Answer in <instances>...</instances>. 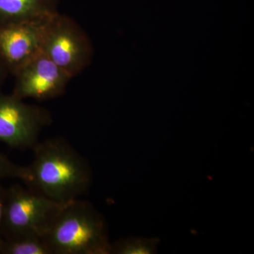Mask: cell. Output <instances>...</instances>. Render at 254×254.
I'll use <instances>...</instances> for the list:
<instances>
[{
  "label": "cell",
  "instance_id": "cell-1",
  "mask_svg": "<svg viewBox=\"0 0 254 254\" xmlns=\"http://www.w3.org/2000/svg\"><path fill=\"white\" fill-rule=\"evenodd\" d=\"M32 150L34 157L26 186L61 204L78 199L89 190L91 165L66 139L48 138Z\"/></svg>",
  "mask_w": 254,
  "mask_h": 254
},
{
  "label": "cell",
  "instance_id": "cell-2",
  "mask_svg": "<svg viewBox=\"0 0 254 254\" xmlns=\"http://www.w3.org/2000/svg\"><path fill=\"white\" fill-rule=\"evenodd\" d=\"M44 240L51 254H111L106 220L80 198L63 205Z\"/></svg>",
  "mask_w": 254,
  "mask_h": 254
},
{
  "label": "cell",
  "instance_id": "cell-3",
  "mask_svg": "<svg viewBox=\"0 0 254 254\" xmlns=\"http://www.w3.org/2000/svg\"><path fill=\"white\" fill-rule=\"evenodd\" d=\"M63 205L31 187L11 185L6 189L3 239L27 236L44 238Z\"/></svg>",
  "mask_w": 254,
  "mask_h": 254
},
{
  "label": "cell",
  "instance_id": "cell-4",
  "mask_svg": "<svg viewBox=\"0 0 254 254\" xmlns=\"http://www.w3.org/2000/svg\"><path fill=\"white\" fill-rule=\"evenodd\" d=\"M41 51L71 78L89 65L93 55L86 32L76 21L58 13L47 20Z\"/></svg>",
  "mask_w": 254,
  "mask_h": 254
},
{
  "label": "cell",
  "instance_id": "cell-5",
  "mask_svg": "<svg viewBox=\"0 0 254 254\" xmlns=\"http://www.w3.org/2000/svg\"><path fill=\"white\" fill-rule=\"evenodd\" d=\"M52 123L53 117L46 108L0 93V142L10 148L32 150Z\"/></svg>",
  "mask_w": 254,
  "mask_h": 254
},
{
  "label": "cell",
  "instance_id": "cell-6",
  "mask_svg": "<svg viewBox=\"0 0 254 254\" xmlns=\"http://www.w3.org/2000/svg\"><path fill=\"white\" fill-rule=\"evenodd\" d=\"M12 94L21 100L31 98L43 101L64 94L72 78L40 52L14 73Z\"/></svg>",
  "mask_w": 254,
  "mask_h": 254
},
{
  "label": "cell",
  "instance_id": "cell-7",
  "mask_svg": "<svg viewBox=\"0 0 254 254\" xmlns=\"http://www.w3.org/2000/svg\"><path fill=\"white\" fill-rule=\"evenodd\" d=\"M48 18L0 25V58L10 73L14 75L25 63L41 52Z\"/></svg>",
  "mask_w": 254,
  "mask_h": 254
},
{
  "label": "cell",
  "instance_id": "cell-8",
  "mask_svg": "<svg viewBox=\"0 0 254 254\" xmlns=\"http://www.w3.org/2000/svg\"><path fill=\"white\" fill-rule=\"evenodd\" d=\"M56 13L50 0H0V25L45 20Z\"/></svg>",
  "mask_w": 254,
  "mask_h": 254
},
{
  "label": "cell",
  "instance_id": "cell-9",
  "mask_svg": "<svg viewBox=\"0 0 254 254\" xmlns=\"http://www.w3.org/2000/svg\"><path fill=\"white\" fill-rule=\"evenodd\" d=\"M0 254H51L44 238L19 237L3 240Z\"/></svg>",
  "mask_w": 254,
  "mask_h": 254
},
{
  "label": "cell",
  "instance_id": "cell-10",
  "mask_svg": "<svg viewBox=\"0 0 254 254\" xmlns=\"http://www.w3.org/2000/svg\"><path fill=\"white\" fill-rule=\"evenodd\" d=\"M159 240L148 237H129L111 242V254H150L156 253Z\"/></svg>",
  "mask_w": 254,
  "mask_h": 254
},
{
  "label": "cell",
  "instance_id": "cell-11",
  "mask_svg": "<svg viewBox=\"0 0 254 254\" xmlns=\"http://www.w3.org/2000/svg\"><path fill=\"white\" fill-rule=\"evenodd\" d=\"M6 179H18L28 184L31 180L28 166H21L0 153V182Z\"/></svg>",
  "mask_w": 254,
  "mask_h": 254
},
{
  "label": "cell",
  "instance_id": "cell-12",
  "mask_svg": "<svg viewBox=\"0 0 254 254\" xmlns=\"http://www.w3.org/2000/svg\"><path fill=\"white\" fill-rule=\"evenodd\" d=\"M5 197H6V189L1 186V183H0V246H1L3 240H4L2 236V232H1V227H2L3 212H4Z\"/></svg>",
  "mask_w": 254,
  "mask_h": 254
},
{
  "label": "cell",
  "instance_id": "cell-13",
  "mask_svg": "<svg viewBox=\"0 0 254 254\" xmlns=\"http://www.w3.org/2000/svg\"><path fill=\"white\" fill-rule=\"evenodd\" d=\"M10 73L7 66H6L4 61L0 58V90L4 84L5 80L7 77L8 74Z\"/></svg>",
  "mask_w": 254,
  "mask_h": 254
}]
</instances>
